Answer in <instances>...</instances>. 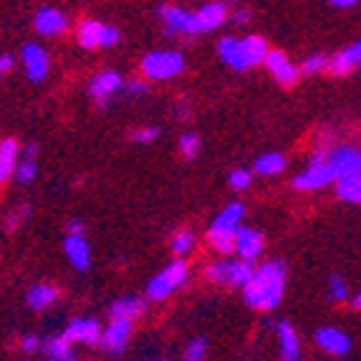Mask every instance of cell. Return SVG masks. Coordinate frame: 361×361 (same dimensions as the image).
<instances>
[{"label": "cell", "mask_w": 361, "mask_h": 361, "mask_svg": "<svg viewBox=\"0 0 361 361\" xmlns=\"http://www.w3.org/2000/svg\"><path fill=\"white\" fill-rule=\"evenodd\" d=\"M286 283L283 263H265L255 271L253 281L245 286V301L260 311H271L281 303Z\"/></svg>", "instance_id": "cell-1"}, {"label": "cell", "mask_w": 361, "mask_h": 361, "mask_svg": "<svg viewBox=\"0 0 361 361\" xmlns=\"http://www.w3.org/2000/svg\"><path fill=\"white\" fill-rule=\"evenodd\" d=\"M217 54L225 63H230L238 71H245V68L255 66L260 61L268 59V46H265L263 38L258 36H247L243 41H235V38H223L217 43Z\"/></svg>", "instance_id": "cell-2"}, {"label": "cell", "mask_w": 361, "mask_h": 361, "mask_svg": "<svg viewBox=\"0 0 361 361\" xmlns=\"http://www.w3.org/2000/svg\"><path fill=\"white\" fill-rule=\"evenodd\" d=\"M245 212V207L240 202H233V205L225 207L220 215L215 217V223L210 225V238L212 245L220 250V253H233L235 250V238H238V230H240V217Z\"/></svg>", "instance_id": "cell-3"}, {"label": "cell", "mask_w": 361, "mask_h": 361, "mask_svg": "<svg viewBox=\"0 0 361 361\" xmlns=\"http://www.w3.org/2000/svg\"><path fill=\"white\" fill-rule=\"evenodd\" d=\"M255 271L247 260H223V263H215L207 268V278L212 283H223V286H243L245 288L250 281H253Z\"/></svg>", "instance_id": "cell-4"}, {"label": "cell", "mask_w": 361, "mask_h": 361, "mask_svg": "<svg viewBox=\"0 0 361 361\" xmlns=\"http://www.w3.org/2000/svg\"><path fill=\"white\" fill-rule=\"evenodd\" d=\"M185 68V59L177 51H154L142 61V71L149 78H172Z\"/></svg>", "instance_id": "cell-5"}, {"label": "cell", "mask_w": 361, "mask_h": 361, "mask_svg": "<svg viewBox=\"0 0 361 361\" xmlns=\"http://www.w3.org/2000/svg\"><path fill=\"white\" fill-rule=\"evenodd\" d=\"M185 278H187V265L182 263V260H175V263H169L159 276L152 278L147 293H149V298H154V301H162V298H167L177 286L185 283Z\"/></svg>", "instance_id": "cell-6"}, {"label": "cell", "mask_w": 361, "mask_h": 361, "mask_svg": "<svg viewBox=\"0 0 361 361\" xmlns=\"http://www.w3.org/2000/svg\"><path fill=\"white\" fill-rule=\"evenodd\" d=\"M331 180H334V172H331V167H329V154L319 152V154L313 157L311 167L293 180V187L295 190H319V187L329 185Z\"/></svg>", "instance_id": "cell-7"}, {"label": "cell", "mask_w": 361, "mask_h": 361, "mask_svg": "<svg viewBox=\"0 0 361 361\" xmlns=\"http://www.w3.org/2000/svg\"><path fill=\"white\" fill-rule=\"evenodd\" d=\"M119 41L116 28L99 23V20H81L78 25V43L84 49H97V46H114Z\"/></svg>", "instance_id": "cell-8"}, {"label": "cell", "mask_w": 361, "mask_h": 361, "mask_svg": "<svg viewBox=\"0 0 361 361\" xmlns=\"http://www.w3.org/2000/svg\"><path fill=\"white\" fill-rule=\"evenodd\" d=\"M228 6L225 3H207L197 13H190V23H187V33H205V30H215L217 25H223Z\"/></svg>", "instance_id": "cell-9"}, {"label": "cell", "mask_w": 361, "mask_h": 361, "mask_svg": "<svg viewBox=\"0 0 361 361\" xmlns=\"http://www.w3.org/2000/svg\"><path fill=\"white\" fill-rule=\"evenodd\" d=\"M329 167L334 172V180H343V177L361 175V152L354 147H341L329 154Z\"/></svg>", "instance_id": "cell-10"}, {"label": "cell", "mask_w": 361, "mask_h": 361, "mask_svg": "<svg viewBox=\"0 0 361 361\" xmlns=\"http://www.w3.org/2000/svg\"><path fill=\"white\" fill-rule=\"evenodd\" d=\"M129 334H132V324L129 321H111L102 336V346L106 351H111V354H121L129 341Z\"/></svg>", "instance_id": "cell-11"}, {"label": "cell", "mask_w": 361, "mask_h": 361, "mask_svg": "<svg viewBox=\"0 0 361 361\" xmlns=\"http://www.w3.org/2000/svg\"><path fill=\"white\" fill-rule=\"evenodd\" d=\"M23 66L33 81H41L49 71V59H46V51L36 43H25L23 46Z\"/></svg>", "instance_id": "cell-12"}, {"label": "cell", "mask_w": 361, "mask_h": 361, "mask_svg": "<svg viewBox=\"0 0 361 361\" xmlns=\"http://www.w3.org/2000/svg\"><path fill=\"white\" fill-rule=\"evenodd\" d=\"M66 16L56 8H41L36 13V30L41 36H61L66 30Z\"/></svg>", "instance_id": "cell-13"}, {"label": "cell", "mask_w": 361, "mask_h": 361, "mask_svg": "<svg viewBox=\"0 0 361 361\" xmlns=\"http://www.w3.org/2000/svg\"><path fill=\"white\" fill-rule=\"evenodd\" d=\"M63 336L68 338V341H84V343H102V329H99L97 321H91V319H76L68 324L66 334Z\"/></svg>", "instance_id": "cell-14"}, {"label": "cell", "mask_w": 361, "mask_h": 361, "mask_svg": "<svg viewBox=\"0 0 361 361\" xmlns=\"http://www.w3.org/2000/svg\"><path fill=\"white\" fill-rule=\"evenodd\" d=\"M316 343H319L324 351H329V354H334V356L349 354V349H351L349 336H346L343 331H338V329H321V331L316 334Z\"/></svg>", "instance_id": "cell-15"}, {"label": "cell", "mask_w": 361, "mask_h": 361, "mask_svg": "<svg viewBox=\"0 0 361 361\" xmlns=\"http://www.w3.org/2000/svg\"><path fill=\"white\" fill-rule=\"evenodd\" d=\"M235 250H238V255H240L243 260L250 263V260L263 253V238H260L255 230L240 228L238 230V238H235Z\"/></svg>", "instance_id": "cell-16"}, {"label": "cell", "mask_w": 361, "mask_h": 361, "mask_svg": "<svg viewBox=\"0 0 361 361\" xmlns=\"http://www.w3.org/2000/svg\"><path fill=\"white\" fill-rule=\"evenodd\" d=\"M265 66L271 68V73L278 78V84H283V86L295 84V78H298V68L290 66L288 59H286L281 51H271L268 59H265Z\"/></svg>", "instance_id": "cell-17"}, {"label": "cell", "mask_w": 361, "mask_h": 361, "mask_svg": "<svg viewBox=\"0 0 361 361\" xmlns=\"http://www.w3.org/2000/svg\"><path fill=\"white\" fill-rule=\"evenodd\" d=\"M356 66H361V43H354L351 49L341 51V54L329 61V71L334 76H343V73H349Z\"/></svg>", "instance_id": "cell-18"}, {"label": "cell", "mask_w": 361, "mask_h": 361, "mask_svg": "<svg viewBox=\"0 0 361 361\" xmlns=\"http://www.w3.org/2000/svg\"><path fill=\"white\" fill-rule=\"evenodd\" d=\"M121 86V78H119V73H114V71H104V73H99L94 81H91V86H89V91H91V97L97 99L99 104H104L106 102V97H111L116 89Z\"/></svg>", "instance_id": "cell-19"}, {"label": "cell", "mask_w": 361, "mask_h": 361, "mask_svg": "<svg viewBox=\"0 0 361 361\" xmlns=\"http://www.w3.org/2000/svg\"><path fill=\"white\" fill-rule=\"evenodd\" d=\"M63 247H66V255L71 258L76 271H86L89 268V245H86L84 235H68Z\"/></svg>", "instance_id": "cell-20"}, {"label": "cell", "mask_w": 361, "mask_h": 361, "mask_svg": "<svg viewBox=\"0 0 361 361\" xmlns=\"http://www.w3.org/2000/svg\"><path fill=\"white\" fill-rule=\"evenodd\" d=\"M109 313L114 316V321L137 319L139 313H145V301H142V298H137V295H127V298H119L116 303H111Z\"/></svg>", "instance_id": "cell-21"}, {"label": "cell", "mask_w": 361, "mask_h": 361, "mask_svg": "<svg viewBox=\"0 0 361 361\" xmlns=\"http://www.w3.org/2000/svg\"><path fill=\"white\" fill-rule=\"evenodd\" d=\"M159 16L164 20V28L167 33H187V23H190V13L182 11L177 6H159Z\"/></svg>", "instance_id": "cell-22"}, {"label": "cell", "mask_w": 361, "mask_h": 361, "mask_svg": "<svg viewBox=\"0 0 361 361\" xmlns=\"http://www.w3.org/2000/svg\"><path fill=\"white\" fill-rule=\"evenodd\" d=\"M278 336H281V354H283V359L286 361L298 359L301 346H298V336H295L293 326H290L288 321H281V324H278Z\"/></svg>", "instance_id": "cell-23"}, {"label": "cell", "mask_w": 361, "mask_h": 361, "mask_svg": "<svg viewBox=\"0 0 361 361\" xmlns=\"http://www.w3.org/2000/svg\"><path fill=\"white\" fill-rule=\"evenodd\" d=\"M46 354L51 356V361H73V349H71V341L66 336H59V338H49L46 341Z\"/></svg>", "instance_id": "cell-24"}, {"label": "cell", "mask_w": 361, "mask_h": 361, "mask_svg": "<svg viewBox=\"0 0 361 361\" xmlns=\"http://www.w3.org/2000/svg\"><path fill=\"white\" fill-rule=\"evenodd\" d=\"M16 154H18V142L16 139H3L0 145V177L8 180L13 172V164H16Z\"/></svg>", "instance_id": "cell-25"}, {"label": "cell", "mask_w": 361, "mask_h": 361, "mask_svg": "<svg viewBox=\"0 0 361 361\" xmlns=\"http://www.w3.org/2000/svg\"><path fill=\"white\" fill-rule=\"evenodd\" d=\"M336 195L346 202H361V175H351L338 180Z\"/></svg>", "instance_id": "cell-26"}, {"label": "cell", "mask_w": 361, "mask_h": 361, "mask_svg": "<svg viewBox=\"0 0 361 361\" xmlns=\"http://www.w3.org/2000/svg\"><path fill=\"white\" fill-rule=\"evenodd\" d=\"M56 295H59V290H56L54 286H36V288H30V293H28V306L36 308V311L49 308L51 303L56 301Z\"/></svg>", "instance_id": "cell-27"}, {"label": "cell", "mask_w": 361, "mask_h": 361, "mask_svg": "<svg viewBox=\"0 0 361 361\" xmlns=\"http://www.w3.org/2000/svg\"><path fill=\"white\" fill-rule=\"evenodd\" d=\"M283 167H286V157L276 154V152L258 157V162H255V172H260V175H278Z\"/></svg>", "instance_id": "cell-28"}, {"label": "cell", "mask_w": 361, "mask_h": 361, "mask_svg": "<svg viewBox=\"0 0 361 361\" xmlns=\"http://www.w3.org/2000/svg\"><path fill=\"white\" fill-rule=\"evenodd\" d=\"M16 177H18L20 182H30L33 177H36V162H33L30 157H25L23 162L16 167Z\"/></svg>", "instance_id": "cell-29"}, {"label": "cell", "mask_w": 361, "mask_h": 361, "mask_svg": "<svg viewBox=\"0 0 361 361\" xmlns=\"http://www.w3.org/2000/svg\"><path fill=\"white\" fill-rule=\"evenodd\" d=\"M192 247V235L187 233V230H182V233L175 235V240H172V250H175L177 255H185L187 250Z\"/></svg>", "instance_id": "cell-30"}, {"label": "cell", "mask_w": 361, "mask_h": 361, "mask_svg": "<svg viewBox=\"0 0 361 361\" xmlns=\"http://www.w3.org/2000/svg\"><path fill=\"white\" fill-rule=\"evenodd\" d=\"M180 149L185 157H195L200 152V139L197 134H185V137L180 139Z\"/></svg>", "instance_id": "cell-31"}, {"label": "cell", "mask_w": 361, "mask_h": 361, "mask_svg": "<svg viewBox=\"0 0 361 361\" xmlns=\"http://www.w3.org/2000/svg\"><path fill=\"white\" fill-rule=\"evenodd\" d=\"M202 356H205V338H195V341L187 346L185 359L187 361H200Z\"/></svg>", "instance_id": "cell-32"}, {"label": "cell", "mask_w": 361, "mask_h": 361, "mask_svg": "<svg viewBox=\"0 0 361 361\" xmlns=\"http://www.w3.org/2000/svg\"><path fill=\"white\" fill-rule=\"evenodd\" d=\"M321 68H329V61H326L324 56H311V59L303 61L301 71L308 76V73H316V71H321Z\"/></svg>", "instance_id": "cell-33"}, {"label": "cell", "mask_w": 361, "mask_h": 361, "mask_svg": "<svg viewBox=\"0 0 361 361\" xmlns=\"http://www.w3.org/2000/svg\"><path fill=\"white\" fill-rule=\"evenodd\" d=\"M250 172H245V169H235L233 175H230V185L235 187V190H245L247 185H250Z\"/></svg>", "instance_id": "cell-34"}, {"label": "cell", "mask_w": 361, "mask_h": 361, "mask_svg": "<svg viewBox=\"0 0 361 361\" xmlns=\"http://www.w3.org/2000/svg\"><path fill=\"white\" fill-rule=\"evenodd\" d=\"M346 298V286L338 276L331 278V301H343Z\"/></svg>", "instance_id": "cell-35"}, {"label": "cell", "mask_w": 361, "mask_h": 361, "mask_svg": "<svg viewBox=\"0 0 361 361\" xmlns=\"http://www.w3.org/2000/svg\"><path fill=\"white\" fill-rule=\"evenodd\" d=\"M157 134H159V132H157L154 127H149V129H139V132H134L132 137L137 139V142H152V139H154Z\"/></svg>", "instance_id": "cell-36"}, {"label": "cell", "mask_w": 361, "mask_h": 361, "mask_svg": "<svg viewBox=\"0 0 361 361\" xmlns=\"http://www.w3.org/2000/svg\"><path fill=\"white\" fill-rule=\"evenodd\" d=\"M20 349H23V351H36L38 349L36 336H25L23 341H20Z\"/></svg>", "instance_id": "cell-37"}, {"label": "cell", "mask_w": 361, "mask_h": 361, "mask_svg": "<svg viewBox=\"0 0 361 361\" xmlns=\"http://www.w3.org/2000/svg\"><path fill=\"white\" fill-rule=\"evenodd\" d=\"M127 91H129V94H145L147 84H145V81H132V84L127 86Z\"/></svg>", "instance_id": "cell-38"}, {"label": "cell", "mask_w": 361, "mask_h": 361, "mask_svg": "<svg viewBox=\"0 0 361 361\" xmlns=\"http://www.w3.org/2000/svg\"><path fill=\"white\" fill-rule=\"evenodd\" d=\"M11 68H13V59L6 54L3 59H0V71H11Z\"/></svg>", "instance_id": "cell-39"}, {"label": "cell", "mask_w": 361, "mask_h": 361, "mask_svg": "<svg viewBox=\"0 0 361 361\" xmlns=\"http://www.w3.org/2000/svg\"><path fill=\"white\" fill-rule=\"evenodd\" d=\"M331 6H334V8H354L356 3H354V0H334Z\"/></svg>", "instance_id": "cell-40"}, {"label": "cell", "mask_w": 361, "mask_h": 361, "mask_svg": "<svg viewBox=\"0 0 361 361\" xmlns=\"http://www.w3.org/2000/svg\"><path fill=\"white\" fill-rule=\"evenodd\" d=\"M351 306H354V311H361V293L356 295L354 301H351Z\"/></svg>", "instance_id": "cell-41"}, {"label": "cell", "mask_w": 361, "mask_h": 361, "mask_svg": "<svg viewBox=\"0 0 361 361\" xmlns=\"http://www.w3.org/2000/svg\"><path fill=\"white\" fill-rule=\"evenodd\" d=\"M235 20H240V23H245V20H247V13H245V11H240L238 16H235Z\"/></svg>", "instance_id": "cell-42"}]
</instances>
